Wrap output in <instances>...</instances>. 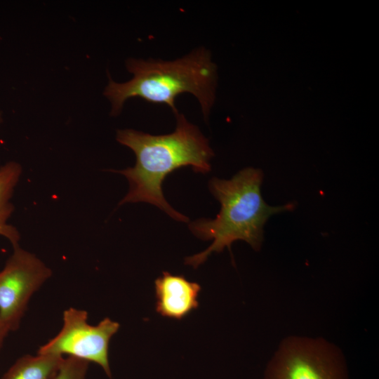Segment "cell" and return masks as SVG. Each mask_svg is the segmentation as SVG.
I'll return each instance as SVG.
<instances>
[{"instance_id": "1", "label": "cell", "mask_w": 379, "mask_h": 379, "mask_svg": "<svg viewBox=\"0 0 379 379\" xmlns=\"http://www.w3.org/2000/svg\"><path fill=\"white\" fill-rule=\"evenodd\" d=\"M175 117L176 127L169 134L153 135L133 129L117 131V142L130 148L136 157L133 167L117 171L129 182L128 192L119 205L149 203L172 218L188 222L189 218L166 200L162 192L163 181L169 173L185 166L192 167L196 173H208L214 153L208 139L197 126L181 113Z\"/></svg>"}, {"instance_id": "2", "label": "cell", "mask_w": 379, "mask_h": 379, "mask_svg": "<svg viewBox=\"0 0 379 379\" xmlns=\"http://www.w3.org/2000/svg\"><path fill=\"white\" fill-rule=\"evenodd\" d=\"M126 67L132 79L119 83L109 75L103 92L111 104L112 116H118L125 102L134 98L168 105L175 116L179 113L175 99L187 93L197 99L208 119L215 98L218 75L217 66L206 48H197L170 61L131 58L126 60Z\"/></svg>"}, {"instance_id": "3", "label": "cell", "mask_w": 379, "mask_h": 379, "mask_svg": "<svg viewBox=\"0 0 379 379\" xmlns=\"http://www.w3.org/2000/svg\"><path fill=\"white\" fill-rule=\"evenodd\" d=\"M262 172L246 168L230 180L213 178L208 187L219 201L220 211L215 219L200 218L189 224L191 232L201 240H213L205 251L185 259L186 265L194 268L203 264L210 254L231 251L232 244L237 240L247 242L258 251L263 240V227L270 216L295 208L293 203L272 206L263 200L260 186Z\"/></svg>"}, {"instance_id": "4", "label": "cell", "mask_w": 379, "mask_h": 379, "mask_svg": "<svg viewBox=\"0 0 379 379\" xmlns=\"http://www.w3.org/2000/svg\"><path fill=\"white\" fill-rule=\"evenodd\" d=\"M62 326L58 333L41 346L37 353L67 355L99 365L111 378L109 345L120 325L108 317L97 325L88 322V312L69 307L62 315Z\"/></svg>"}, {"instance_id": "5", "label": "cell", "mask_w": 379, "mask_h": 379, "mask_svg": "<svg viewBox=\"0 0 379 379\" xmlns=\"http://www.w3.org/2000/svg\"><path fill=\"white\" fill-rule=\"evenodd\" d=\"M263 379H348L342 354L320 340L293 338L270 360Z\"/></svg>"}, {"instance_id": "6", "label": "cell", "mask_w": 379, "mask_h": 379, "mask_svg": "<svg viewBox=\"0 0 379 379\" xmlns=\"http://www.w3.org/2000/svg\"><path fill=\"white\" fill-rule=\"evenodd\" d=\"M52 272L34 253L19 245L0 271V322L16 331L32 295L51 277Z\"/></svg>"}, {"instance_id": "7", "label": "cell", "mask_w": 379, "mask_h": 379, "mask_svg": "<svg viewBox=\"0 0 379 379\" xmlns=\"http://www.w3.org/2000/svg\"><path fill=\"white\" fill-rule=\"evenodd\" d=\"M154 288L156 311L163 317L181 320L199 307L201 286L183 275L163 272Z\"/></svg>"}, {"instance_id": "8", "label": "cell", "mask_w": 379, "mask_h": 379, "mask_svg": "<svg viewBox=\"0 0 379 379\" xmlns=\"http://www.w3.org/2000/svg\"><path fill=\"white\" fill-rule=\"evenodd\" d=\"M22 175V166L10 161L0 166V237L8 240L13 247L19 245L20 234L8 220L14 211L11 201Z\"/></svg>"}, {"instance_id": "9", "label": "cell", "mask_w": 379, "mask_h": 379, "mask_svg": "<svg viewBox=\"0 0 379 379\" xmlns=\"http://www.w3.org/2000/svg\"><path fill=\"white\" fill-rule=\"evenodd\" d=\"M64 358L50 354H25L18 358L1 379H52Z\"/></svg>"}, {"instance_id": "10", "label": "cell", "mask_w": 379, "mask_h": 379, "mask_svg": "<svg viewBox=\"0 0 379 379\" xmlns=\"http://www.w3.org/2000/svg\"><path fill=\"white\" fill-rule=\"evenodd\" d=\"M89 362L73 357L64 358L52 379H85Z\"/></svg>"}, {"instance_id": "11", "label": "cell", "mask_w": 379, "mask_h": 379, "mask_svg": "<svg viewBox=\"0 0 379 379\" xmlns=\"http://www.w3.org/2000/svg\"><path fill=\"white\" fill-rule=\"evenodd\" d=\"M9 332L10 331L8 330V328L0 322V351L4 340Z\"/></svg>"}, {"instance_id": "12", "label": "cell", "mask_w": 379, "mask_h": 379, "mask_svg": "<svg viewBox=\"0 0 379 379\" xmlns=\"http://www.w3.org/2000/svg\"><path fill=\"white\" fill-rule=\"evenodd\" d=\"M2 121H3L2 114H1V113L0 112V126H1V123H2Z\"/></svg>"}]
</instances>
